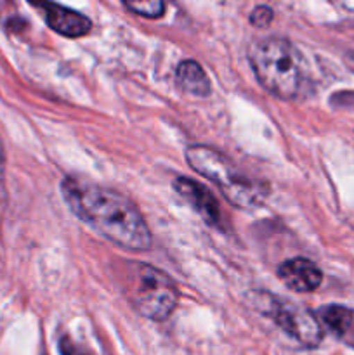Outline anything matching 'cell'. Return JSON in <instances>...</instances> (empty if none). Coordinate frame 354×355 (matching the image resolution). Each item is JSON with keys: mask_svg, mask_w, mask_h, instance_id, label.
<instances>
[{"mask_svg": "<svg viewBox=\"0 0 354 355\" xmlns=\"http://www.w3.org/2000/svg\"><path fill=\"white\" fill-rule=\"evenodd\" d=\"M177 83H179L180 89L184 90L189 96L196 97H207L210 94V82H208L207 73L203 71L200 64L196 61H183L177 66L176 71Z\"/></svg>", "mask_w": 354, "mask_h": 355, "instance_id": "cell-9", "label": "cell"}, {"mask_svg": "<svg viewBox=\"0 0 354 355\" xmlns=\"http://www.w3.org/2000/svg\"><path fill=\"white\" fill-rule=\"evenodd\" d=\"M174 189L177 191L180 198L207 222L212 227H221L222 214L219 208L217 200L208 189H205L196 180L187 179V177H177L174 180Z\"/></svg>", "mask_w": 354, "mask_h": 355, "instance_id": "cell-7", "label": "cell"}, {"mask_svg": "<svg viewBox=\"0 0 354 355\" xmlns=\"http://www.w3.org/2000/svg\"><path fill=\"white\" fill-rule=\"evenodd\" d=\"M28 3L37 12H40V16L44 17V21L47 23V26L51 30L62 35V37H83L92 28V23H90L89 17L76 12V10L68 9L65 6H59V3L52 2V0H28Z\"/></svg>", "mask_w": 354, "mask_h": 355, "instance_id": "cell-6", "label": "cell"}, {"mask_svg": "<svg viewBox=\"0 0 354 355\" xmlns=\"http://www.w3.org/2000/svg\"><path fill=\"white\" fill-rule=\"evenodd\" d=\"M124 3L128 10L149 19H158L165 12V0H124Z\"/></svg>", "mask_w": 354, "mask_h": 355, "instance_id": "cell-11", "label": "cell"}, {"mask_svg": "<svg viewBox=\"0 0 354 355\" xmlns=\"http://www.w3.org/2000/svg\"><path fill=\"white\" fill-rule=\"evenodd\" d=\"M319 319L323 324L337 336H344L351 329L354 321V312L342 305H328L319 311Z\"/></svg>", "mask_w": 354, "mask_h": 355, "instance_id": "cell-10", "label": "cell"}, {"mask_svg": "<svg viewBox=\"0 0 354 355\" xmlns=\"http://www.w3.org/2000/svg\"><path fill=\"white\" fill-rule=\"evenodd\" d=\"M59 355H92L83 345H78L71 336L62 335L58 343Z\"/></svg>", "mask_w": 354, "mask_h": 355, "instance_id": "cell-12", "label": "cell"}, {"mask_svg": "<svg viewBox=\"0 0 354 355\" xmlns=\"http://www.w3.org/2000/svg\"><path fill=\"white\" fill-rule=\"evenodd\" d=\"M278 277L288 290L297 291V293H309V291L319 288L323 281V272L311 260L297 257V259L287 260L278 267Z\"/></svg>", "mask_w": 354, "mask_h": 355, "instance_id": "cell-8", "label": "cell"}, {"mask_svg": "<svg viewBox=\"0 0 354 355\" xmlns=\"http://www.w3.org/2000/svg\"><path fill=\"white\" fill-rule=\"evenodd\" d=\"M250 64L257 82L274 97L295 99L304 83L301 52L287 38L271 37L250 51Z\"/></svg>", "mask_w": 354, "mask_h": 355, "instance_id": "cell-3", "label": "cell"}, {"mask_svg": "<svg viewBox=\"0 0 354 355\" xmlns=\"http://www.w3.org/2000/svg\"><path fill=\"white\" fill-rule=\"evenodd\" d=\"M61 194L75 217L111 243L130 252L149 250L151 232L127 196L80 177H65Z\"/></svg>", "mask_w": 354, "mask_h": 355, "instance_id": "cell-1", "label": "cell"}, {"mask_svg": "<svg viewBox=\"0 0 354 355\" xmlns=\"http://www.w3.org/2000/svg\"><path fill=\"white\" fill-rule=\"evenodd\" d=\"M3 170H6V155H3V146L0 142V180L3 179Z\"/></svg>", "mask_w": 354, "mask_h": 355, "instance_id": "cell-14", "label": "cell"}, {"mask_svg": "<svg viewBox=\"0 0 354 355\" xmlns=\"http://www.w3.org/2000/svg\"><path fill=\"white\" fill-rule=\"evenodd\" d=\"M266 312L288 336L297 340L301 345L314 349L321 343V326L316 315L305 307H301L295 302L285 300V298L269 297Z\"/></svg>", "mask_w": 354, "mask_h": 355, "instance_id": "cell-5", "label": "cell"}, {"mask_svg": "<svg viewBox=\"0 0 354 355\" xmlns=\"http://www.w3.org/2000/svg\"><path fill=\"white\" fill-rule=\"evenodd\" d=\"M121 291L132 307L146 319L165 321L177 305V286L170 276L156 267L134 260L120 263Z\"/></svg>", "mask_w": 354, "mask_h": 355, "instance_id": "cell-4", "label": "cell"}, {"mask_svg": "<svg viewBox=\"0 0 354 355\" xmlns=\"http://www.w3.org/2000/svg\"><path fill=\"white\" fill-rule=\"evenodd\" d=\"M186 159L194 172L214 182L235 207H259L269 194V187L262 180L246 175L228 156L210 146H191L186 149Z\"/></svg>", "mask_w": 354, "mask_h": 355, "instance_id": "cell-2", "label": "cell"}, {"mask_svg": "<svg viewBox=\"0 0 354 355\" xmlns=\"http://www.w3.org/2000/svg\"><path fill=\"white\" fill-rule=\"evenodd\" d=\"M273 10L266 6H259L253 9V12L250 14V23L257 28H266L269 26L271 21H273Z\"/></svg>", "mask_w": 354, "mask_h": 355, "instance_id": "cell-13", "label": "cell"}]
</instances>
